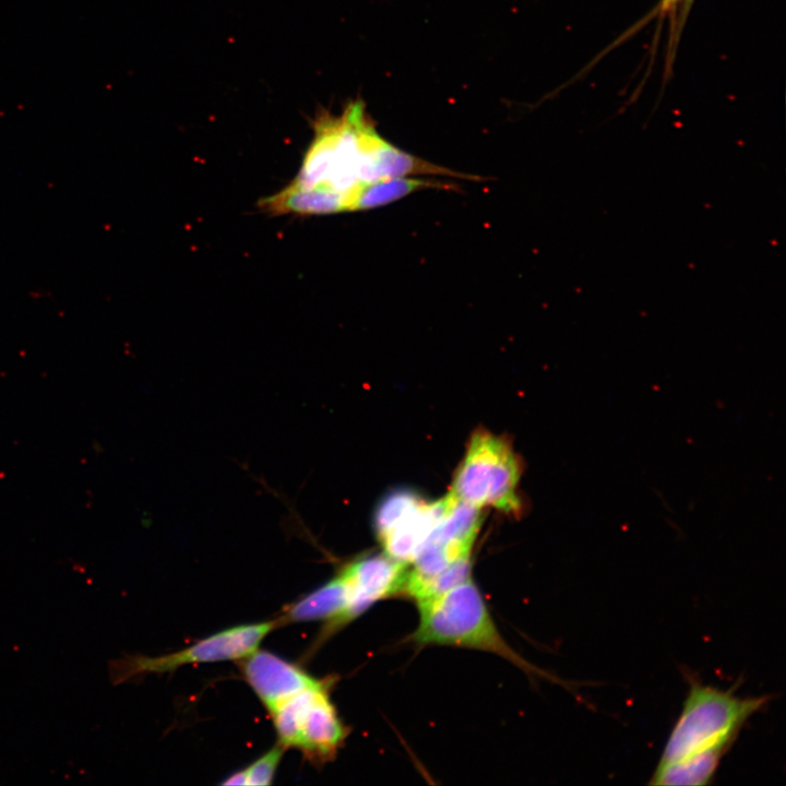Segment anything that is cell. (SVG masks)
<instances>
[{
    "instance_id": "cell-1",
    "label": "cell",
    "mask_w": 786,
    "mask_h": 786,
    "mask_svg": "<svg viewBox=\"0 0 786 786\" xmlns=\"http://www.w3.org/2000/svg\"><path fill=\"white\" fill-rule=\"evenodd\" d=\"M417 604L419 623L412 641L418 645H453L490 652L526 674L557 680L528 663L507 643L471 577L445 592L417 600Z\"/></svg>"
},
{
    "instance_id": "cell-2",
    "label": "cell",
    "mask_w": 786,
    "mask_h": 786,
    "mask_svg": "<svg viewBox=\"0 0 786 786\" xmlns=\"http://www.w3.org/2000/svg\"><path fill=\"white\" fill-rule=\"evenodd\" d=\"M769 696L740 698L731 690L691 681L682 711L666 741L658 763L700 753L727 752L745 724L765 706Z\"/></svg>"
},
{
    "instance_id": "cell-3",
    "label": "cell",
    "mask_w": 786,
    "mask_h": 786,
    "mask_svg": "<svg viewBox=\"0 0 786 786\" xmlns=\"http://www.w3.org/2000/svg\"><path fill=\"white\" fill-rule=\"evenodd\" d=\"M371 122L359 100L349 103L341 115H323L314 124L313 140L291 183L345 194L349 211L350 195L361 186L358 165L362 136Z\"/></svg>"
},
{
    "instance_id": "cell-4",
    "label": "cell",
    "mask_w": 786,
    "mask_h": 786,
    "mask_svg": "<svg viewBox=\"0 0 786 786\" xmlns=\"http://www.w3.org/2000/svg\"><path fill=\"white\" fill-rule=\"evenodd\" d=\"M520 475V463L508 441L478 430L456 471L451 493L477 508L490 505L519 514L523 507L516 492Z\"/></svg>"
},
{
    "instance_id": "cell-5",
    "label": "cell",
    "mask_w": 786,
    "mask_h": 786,
    "mask_svg": "<svg viewBox=\"0 0 786 786\" xmlns=\"http://www.w3.org/2000/svg\"><path fill=\"white\" fill-rule=\"evenodd\" d=\"M331 680H320L288 698L270 714L284 748H296L315 763L332 760L347 736L330 699Z\"/></svg>"
},
{
    "instance_id": "cell-6",
    "label": "cell",
    "mask_w": 786,
    "mask_h": 786,
    "mask_svg": "<svg viewBox=\"0 0 786 786\" xmlns=\"http://www.w3.org/2000/svg\"><path fill=\"white\" fill-rule=\"evenodd\" d=\"M278 627L277 619L241 624L175 653L160 656L124 655L109 662V678L112 684H119L143 675L171 671L188 664L239 660L258 650L263 639Z\"/></svg>"
},
{
    "instance_id": "cell-7",
    "label": "cell",
    "mask_w": 786,
    "mask_h": 786,
    "mask_svg": "<svg viewBox=\"0 0 786 786\" xmlns=\"http://www.w3.org/2000/svg\"><path fill=\"white\" fill-rule=\"evenodd\" d=\"M406 569L407 564L388 555L366 556L344 565L341 571L349 588L347 607L329 628L320 632L314 645L319 646L376 602L402 594Z\"/></svg>"
},
{
    "instance_id": "cell-8",
    "label": "cell",
    "mask_w": 786,
    "mask_h": 786,
    "mask_svg": "<svg viewBox=\"0 0 786 786\" xmlns=\"http://www.w3.org/2000/svg\"><path fill=\"white\" fill-rule=\"evenodd\" d=\"M412 175H437L467 180H481L479 176L457 172L410 155L384 140L374 123L366 130L358 165L360 184Z\"/></svg>"
},
{
    "instance_id": "cell-9",
    "label": "cell",
    "mask_w": 786,
    "mask_h": 786,
    "mask_svg": "<svg viewBox=\"0 0 786 786\" xmlns=\"http://www.w3.org/2000/svg\"><path fill=\"white\" fill-rule=\"evenodd\" d=\"M239 664L246 681L269 712L320 681L299 666L259 648L239 659Z\"/></svg>"
},
{
    "instance_id": "cell-10",
    "label": "cell",
    "mask_w": 786,
    "mask_h": 786,
    "mask_svg": "<svg viewBox=\"0 0 786 786\" xmlns=\"http://www.w3.org/2000/svg\"><path fill=\"white\" fill-rule=\"evenodd\" d=\"M450 500L449 493L441 500L424 502L380 540L385 555L408 565L444 516Z\"/></svg>"
},
{
    "instance_id": "cell-11",
    "label": "cell",
    "mask_w": 786,
    "mask_h": 786,
    "mask_svg": "<svg viewBox=\"0 0 786 786\" xmlns=\"http://www.w3.org/2000/svg\"><path fill=\"white\" fill-rule=\"evenodd\" d=\"M348 597V583L340 570L335 577L287 606L276 619L279 627L293 622L324 620L325 623L322 628L324 630L343 614L347 607Z\"/></svg>"
},
{
    "instance_id": "cell-12",
    "label": "cell",
    "mask_w": 786,
    "mask_h": 786,
    "mask_svg": "<svg viewBox=\"0 0 786 786\" xmlns=\"http://www.w3.org/2000/svg\"><path fill=\"white\" fill-rule=\"evenodd\" d=\"M260 206L273 215L332 214L348 211V198L324 188H305L290 183L282 191L262 200Z\"/></svg>"
},
{
    "instance_id": "cell-13",
    "label": "cell",
    "mask_w": 786,
    "mask_h": 786,
    "mask_svg": "<svg viewBox=\"0 0 786 786\" xmlns=\"http://www.w3.org/2000/svg\"><path fill=\"white\" fill-rule=\"evenodd\" d=\"M455 190L452 183L417 178H391L359 186L350 196L349 211L371 210L425 189Z\"/></svg>"
},
{
    "instance_id": "cell-14",
    "label": "cell",
    "mask_w": 786,
    "mask_h": 786,
    "mask_svg": "<svg viewBox=\"0 0 786 786\" xmlns=\"http://www.w3.org/2000/svg\"><path fill=\"white\" fill-rule=\"evenodd\" d=\"M725 753L714 750L674 762L658 763L650 784L674 786L710 784Z\"/></svg>"
},
{
    "instance_id": "cell-15",
    "label": "cell",
    "mask_w": 786,
    "mask_h": 786,
    "mask_svg": "<svg viewBox=\"0 0 786 786\" xmlns=\"http://www.w3.org/2000/svg\"><path fill=\"white\" fill-rule=\"evenodd\" d=\"M424 502V499L418 493L409 489H398L386 495L378 504L374 513L373 525L379 540L415 512Z\"/></svg>"
},
{
    "instance_id": "cell-16",
    "label": "cell",
    "mask_w": 786,
    "mask_h": 786,
    "mask_svg": "<svg viewBox=\"0 0 786 786\" xmlns=\"http://www.w3.org/2000/svg\"><path fill=\"white\" fill-rule=\"evenodd\" d=\"M284 748L277 743L246 769L225 779L223 785H270L281 762Z\"/></svg>"
},
{
    "instance_id": "cell-17",
    "label": "cell",
    "mask_w": 786,
    "mask_h": 786,
    "mask_svg": "<svg viewBox=\"0 0 786 786\" xmlns=\"http://www.w3.org/2000/svg\"><path fill=\"white\" fill-rule=\"evenodd\" d=\"M674 5H675V0H663L662 5H660V11L665 12Z\"/></svg>"
},
{
    "instance_id": "cell-18",
    "label": "cell",
    "mask_w": 786,
    "mask_h": 786,
    "mask_svg": "<svg viewBox=\"0 0 786 786\" xmlns=\"http://www.w3.org/2000/svg\"><path fill=\"white\" fill-rule=\"evenodd\" d=\"M690 1H691V0H675V4L678 3V2H687V3H689Z\"/></svg>"
}]
</instances>
